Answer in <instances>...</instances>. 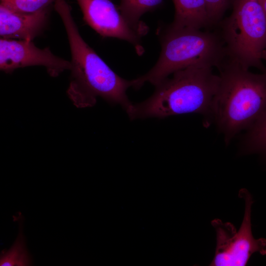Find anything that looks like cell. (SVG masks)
I'll use <instances>...</instances> for the list:
<instances>
[{
	"label": "cell",
	"mask_w": 266,
	"mask_h": 266,
	"mask_svg": "<svg viewBox=\"0 0 266 266\" xmlns=\"http://www.w3.org/2000/svg\"><path fill=\"white\" fill-rule=\"evenodd\" d=\"M84 21L103 37L119 38L129 42L137 54L143 52L141 38L148 32L143 22L134 24L130 22L112 0H76Z\"/></svg>",
	"instance_id": "cell-7"
},
{
	"label": "cell",
	"mask_w": 266,
	"mask_h": 266,
	"mask_svg": "<svg viewBox=\"0 0 266 266\" xmlns=\"http://www.w3.org/2000/svg\"><path fill=\"white\" fill-rule=\"evenodd\" d=\"M64 25L71 52V77L66 93L78 108L94 106L100 97L113 104H119L126 111L133 104L127 91L133 86V80L125 79L104 62L84 40L65 0H58L53 6Z\"/></svg>",
	"instance_id": "cell-1"
},
{
	"label": "cell",
	"mask_w": 266,
	"mask_h": 266,
	"mask_svg": "<svg viewBox=\"0 0 266 266\" xmlns=\"http://www.w3.org/2000/svg\"><path fill=\"white\" fill-rule=\"evenodd\" d=\"M42 66L52 77L70 70V61L55 55L49 48L36 47L30 40L1 38L0 69L10 73L15 69L30 66Z\"/></svg>",
	"instance_id": "cell-8"
},
{
	"label": "cell",
	"mask_w": 266,
	"mask_h": 266,
	"mask_svg": "<svg viewBox=\"0 0 266 266\" xmlns=\"http://www.w3.org/2000/svg\"><path fill=\"white\" fill-rule=\"evenodd\" d=\"M161 43L157 63L148 72L133 79L134 89H140L146 82L155 86L174 72L195 64L218 68L227 58L218 33L169 26L161 35Z\"/></svg>",
	"instance_id": "cell-4"
},
{
	"label": "cell",
	"mask_w": 266,
	"mask_h": 266,
	"mask_svg": "<svg viewBox=\"0 0 266 266\" xmlns=\"http://www.w3.org/2000/svg\"><path fill=\"white\" fill-rule=\"evenodd\" d=\"M229 16L219 22L227 58L245 69L266 70V12L261 0H235Z\"/></svg>",
	"instance_id": "cell-5"
},
{
	"label": "cell",
	"mask_w": 266,
	"mask_h": 266,
	"mask_svg": "<svg viewBox=\"0 0 266 266\" xmlns=\"http://www.w3.org/2000/svg\"><path fill=\"white\" fill-rule=\"evenodd\" d=\"M213 68L208 64L197 63L174 72L171 78L155 86L151 97L131 105L126 112L129 118H164L190 113L211 116L220 80Z\"/></svg>",
	"instance_id": "cell-2"
},
{
	"label": "cell",
	"mask_w": 266,
	"mask_h": 266,
	"mask_svg": "<svg viewBox=\"0 0 266 266\" xmlns=\"http://www.w3.org/2000/svg\"><path fill=\"white\" fill-rule=\"evenodd\" d=\"M247 131L241 153L258 154L266 158V111Z\"/></svg>",
	"instance_id": "cell-11"
},
{
	"label": "cell",
	"mask_w": 266,
	"mask_h": 266,
	"mask_svg": "<svg viewBox=\"0 0 266 266\" xmlns=\"http://www.w3.org/2000/svg\"><path fill=\"white\" fill-rule=\"evenodd\" d=\"M58 0H0V4L14 11L32 13L54 6Z\"/></svg>",
	"instance_id": "cell-14"
},
{
	"label": "cell",
	"mask_w": 266,
	"mask_h": 266,
	"mask_svg": "<svg viewBox=\"0 0 266 266\" xmlns=\"http://www.w3.org/2000/svg\"><path fill=\"white\" fill-rule=\"evenodd\" d=\"M20 231L12 246L1 253L0 266H27L32 264V259L26 247L25 236L22 229Z\"/></svg>",
	"instance_id": "cell-12"
},
{
	"label": "cell",
	"mask_w": 266,
	"mask_h": 266,
	"mask_svg": "<svg viewBox=\"0 0 266 266\" xmlns=\"http://www.w3.org/2000/svg\"><path fill=\"white\" fill-rule=\"evenodd\" d=\"M175 7L174 29L201 30L211 26L205 0H172Z\"/></svg>",
	"instance_id": "cell-10"
},
{
	"label": "cell",
	"mask_w": 266,
	"mask_h": 266,
	"mask_svg": "<svg viewBox=\"0 0 266 266\" xmlns=\"http://www.w3.org/2000/svg\"><path fill=\"white\" fill-rule=\"evenodd\" d=\"M239 197L245 202L243 219L237 230L230 222L215 219L211 225L216 233L214 257L210 266H245L255 253L266 255V239H256L253 235L251 214L253 203L251 194L246 189L239 190Z\"/></svg>",
	"instance_id": "cell-6"
},
{
	"label": "cell",
	"mask_w": 266,
	"mask_h": 266,
	"mask_svg": "<svg viewBox=\"0 0 266 266\" xmlns=\"http://www.w3.org/2000/svg\"><path fill=\"white\" fill-rule=\"evenodd\" d=\"M264 8L266 12V0H261Z\"/></svg>",
	"instance_id": "cell-16"
},
{
	"label": "cell",
	"mask_w": 266,
	"mask_h": 266,
	"mask_svg": "<svg viewBox=\"0 0 266 266\" xmlns=\"http://www.w3.org/2000/svg\"><path fill=\"white\" fill-rule=\"evenodd\" d=\"M218 69L211 116L228 144L266 111V71L253 73L228 58Z\"/></svg>",
	"instance_id": "cell-3"
},
{
	"label": "cell",
	"mask_w": 266,
	"mask_h": 266,
	"mask_svg": "<svg viewBox=\"0 0 266 266\" xmlns=\"http://www.w3.org/2000/svg\"><path fill=\"white\" fill-rule=\"evenodd\" d=\"M164 0H120L118 7L123 15L131 23L139 24L141 16L160 6Z\"/></svg>",
	"instance_id": "cell-13"
},
{
	"label": "cell",
	"mask_w": 266,
	"mask_h": 266,
	"mask_svg": "<svg viewBox=\"0 0 266 266\" xmlns=\"http://www.w3.org/2000/svg\"><path fill=\"white\" fill-rule=\"evenodd\" d=\"M262 59L266 61V50L262 54Z\"/></svg>",
	"instance_id": "cell-17"
},
{
	"label": "cell",
	"mask_w": 266,
	"mask_h": 266,
	"mask_svg": "<svg viewBox=\"0 0 266 266\" xmlns=\"http://www.w3.org/2000/svg\"><path fill=\"white\" fill-rule=\"evenodd\" d=\"M235 0H205L211 25L219 23L224 13Z\"/></svg>",
	"instance_id": "cell-15"
},
{
	"label": "cell",
	"mask_w": 266,
	"mask_h": 266,
	"mask_svg": "<svg viewBox=\"0 0 266 266\" xmlns=\"http://www.w3.org/2000/svg\"><path fill=\"white\" fill-rule=\"evenodd\" d=\"M51 7L28 13L13 10L0 4L1 38L32 41L44 30Z\"/></svg>",
	"instance_id": "cell-9"
}]
</instances>
